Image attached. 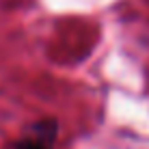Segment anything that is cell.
Here are the masks:
<instances>
[{
  "label": "cell",
  "mask_w": 149,
  "mask_h": 149,
  "mask_svg": "<svg viewBox=\"0 0 149 149\" xmlns=\"http://www.w3.org/2000/svg\"><path fill=\"white\" fill-rule=\"evenodd\" d=\"M58 138V121L56 119H41L28 127L17 138L13 149H54Z\"/></svg>",
  "instance_id": "cell-1"
}]
</instances>
